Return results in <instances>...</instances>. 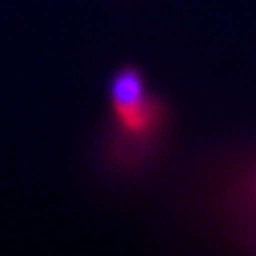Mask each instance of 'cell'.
Here are the masks:
<instances>
[{
	"instance_id": "6da1fadb",
	"label": "cell",
	"mask_w": 256,
	"mask_h": 256,
	"mask_svg": "<svg viewBox=\"0 0 256 256\" xmlns=\"http://www.w3.org/2000/svg\"><path fill=\"white\" fill-rule=\"evenodd\" d=\"M171 104L136 64L114 70L107 112L91 144V164L114 185H139L158 168L171 140Z\"/></svg>"
}]
</instances>
